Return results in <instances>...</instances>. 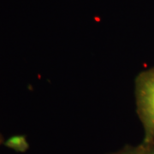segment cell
<instances>
[{
  "label": "cell",
  "mask_w": 154,
  "mask_h": 154,
  "mask_svg": "<svg viewBox=\"0 0 154 154\" xmlns=\"http://www.w3.org/2000/svg\"><path fill=\"white\" fill-rule=\"evenodd\" d=\"M5 146L9 148L15 150L19 152H23L28 149V143L25 136L23 135H16L12 136L5 142Z\"/></svg>",
  "instance_id": "cell-2"
},
{
  "label": "cell",
  "mask_w": 154,
  "mask_h": 154,
  "mask_svg": "<svg viewBox=\"0 0 154 154\" xmlns=\"http://www.w3.org/2000/svg\"><path fill=\"white\" fill-rule=\"evenodd\" d=\"M142 154H154V144H142Z\"/></svg>",
  "instance_id": "cell-4"
},
{
  "label": "cell",
  "mask_w": 154,
  "mask_h": 154,
  "mask_svg": "<svg viewBox=\"0 0 154 154\" xmlns=\"http://www.w3.org/2000/svg\"><path fill=\"white\" fill-rule=\"evenodd\" d=\"M136 98L138 113L145 130L143 144H154V69L138 78Z\"/></svg>",
  "instance_id": "cell-1"
},
{
  "label": "cell",
  "mask_w": 154,
  "mask_h": 154,
  "mask_svg": "<svg viewBox=\"0 0 154 154\" xmlns=\"http://www.w3.org/2000/svg\"><path fill=\"white\" fill-rule=\"evenodd\" d=\"M111 154H142V147H141V146H140L138 147L127 146L118 152H116L114 153Z\"/></svg>",
  "instance_id": "cell-3"
},
{
  "label": "cell",
  "mask_w": 154,
  "mask_h": 154,
  "mask_svg": "<svg viewBox=\"0 0 154 154\" xmlns=\"http://www.w3.org/2000/svg\"><path fill=\"white\" fill-rule=\"evenodd\" d=\"M4 142V138H3V136H2V134H0V145Z\"/></svg>",
  "instance_id": "cell-5"
}]
</instances>
